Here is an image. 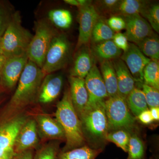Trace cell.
<instances>
[{"label":"cell","mask_w":159,"mask_h":159,"mask_svg":"<svg viewBox=\"0 0 159 159\" xmlns=\"http://www.w3.org/2000/svg\"><path fill=\"white\" fill-rule=\"evenodd\" d=\"M112 40L117 48L122 51H125L128 49L129 43L125 34L121 32L116 33Z\"/></svg>","instance_id":"cell-36"},{"label":"cell","mask_w":159,"mask_h":159,"mask_svg":"<svg viewBox=\"0 0 159 159\" xmlns=\"http://www.w3.org/2000/svg\"><path fill=\"white\" fill-rule=\"evenodd\" d=\"M28 60L27 54L6 58L0 72L3 85L9 89L14 87L19 80Z\"/></svg>","instance_id":"cell-11"},{"label":"cell","mask_w":159,"mask_h":159,"mask_svg":"<svg viewBox=\"0 0 159 159\" xmlns=\"http://www.w3.org/2000/svg\"><path fill=\"white\" fill-rule=\"evenodd\" d=\"M93 65V54L90 49L84 46L77 52L70 76L84 79Z\"/></svg>","instance_id":"cell-18"},{"label":"cell","mask_w":159,"mask_h":159,"mask_svg":"<svg viewBox=\"0 0 159 159\" xmlns=\"http://www.w3.org/2000/svg\"><path fill=\"white\" fill-rule=\"evenodd\" d=\"M116 74L118 95L126 99L135 88V81L124 61L118 58L112 60Z\"/></svg>","instance_id":"cell-17"},{"label":"cell","mask_w":159,"mask_h":159,"mask_svg":"<svg viewBox=\"0 0 159 159\" xmlns=\"http://www.w3.org/2000/svg\"><path fill=\"white\" fill-rule=\"evenodd\" d=\"M45 76L42 69L29 60L19 80L17 89L11 97V105L20 107L33 101L38 96Z\"/></svg>","instance_id":"cell-4"},{"label":"cell","mask_w":159,"mask_h":159,"mask_svg":"<svg viewBox=\"0 0 159 159\" xmlns=\"http://www.w3.org/2000/svg\"><path fill=\"white\" fill-rule=\"evenodd\" d=\"M143 84L159 89V61L150 60L143 71Z\"/></svg>","instance_id":"cell-28"},{"label":"cell","mask_w":159,"mask_h":159,"mask_svg":"<svg viewBox=\"0 0 159 159\" xmlns=\"http://www.w3.org/2000/svg\"><path fill=\"white\" fill-rule=\"evenodd\" d=\"M120 1L119 0H102L97 1V5L100 10L104 12L114 14Z\"/></svg>","instance_id":"cell-35"},{"label":"cell","mask_w":159,"mask_h":159,"mask_svg":"<svg viewBox=\"0 0 159 159\" xmlns=\"http://www.w3.org/2000/svg\"><path fill=\"white\" fill-rule=\"evenodd\" d=\"M149 159H152V158H151Z\"/></svg>","instance_id":"cell-45"},{"label":"cell","mask_w":159,"mask_h":159,"mask_svg":"<svg viewBox=\"0 0 159 159\" xmlns=\"http://www.w3.org/2000/svg\"><path fill=\"white\" fill-rule=\"evenodd\" d=\"M115 34L107 22L100 17L94 26L91 39L93 43L97 44L112 39Z\"/></svg>","instance_id":"cell-26"},{"label":"cell","mask_w":159,"mask_h":159,"mask_svg":"<svg viewBox=\"0 0 159 159\" xmlns=\"http://www.w3.org/2000/svg\"><path fill=\"white\" fill-rule=\"evenodd\" d=\"M95 55L102 61L113 60L122 55V50L117 48L112 40L96 44L94 48Z\"/></svg>","instance_id":"cell-21"},{"label":"cell","mask_w":159,"mask_h":159,"mask_svg":"<svg viewBox=\"0 0 159 159\" xmlns=\"http://www.w3.org/2000/svg\"><path fill=\"white\" fill-rule=\"evenodd\" d=\"M122 60L127 66L135 81L143 84V71L150 59L140 51L136 45L129 43L126 51L121 55Z\"/></svg>","instance_id":"cell-10"},{"label":"cell","mask_w":159,"mask_h":159,"mask_svg":"<svg viewBox=\"0 0 159 159\" xmlns=\"http://www.w3.org/2000/svg\"><path fill=\"white\" fill-rule=\"evenodd\" d=\"M70 55V44L63 34H57L49 47L42 70L45 75L63 68L67 64Z\"/></svg>","instance_id":"cell-7"},{"label":"cell","mask_w":159,"mask_h":159,"mask_svg":"<svg viewBox=\"0 0 159 159\" xmlns=\"http://www.w3.org/2000/svg\"><path fill=\"white\" fill-rule=\"evenodd\" d=\"M48 17L51 22L61 29L70 28L73 23V16L69 10L65 9H54L49 11Z\"/></svg>","instance_id":"cell-27"},{"label":"cell","mask_w":159,"mask_h":159,"mask_svg":"<svg viewBox=\"0 0 159 159\" xmlns=\"http://www.w3.org/2000/svg\"><path fill=\"white\" fill-rule=\"evenodd\" d=\"M126 159H144L145 147L142 139L137 134H131Z\"/></svg>","instance_id":"cell-29"},{"label":"cell","mask_w":159,"mask_h":159,"mask_svg":"<svg viewBox=\"0 0 159 159\" xmlns=\"http://www.w3.org/2000/svg\"><path fill=\"white\" fill-rule=\"evenodd\" d=\"M84 81L89 97L86 109L99 102H104L108 98L101 73L96 64L92 67L84 78Z\"/></svg>","instance_id":"cell-8"},{"label":"cell","mask_w":159,"mask_h":159,"mask_svg":"<svg viewBox=\"0 0 159 159\" xmlns=\"http://www.w3.org/2000/svg\"><path fill=\"white\" fill-rule=\"evenodd\" d=\"M123 17L125 23V34L130 43L136 45L145 38L155 34L149 23L140 15Z\"/></svg>","instance_id":"cell-12"},{"label":"cell","mask_w":159,"mask_h":159,"mask_svg":"<svg viewBox=\"0 0 159 159\" xmlns=\"http://www.w3.org/2000/svg\"><path fill=\"white\" fill-rule=\"evenodd\" d=\"M100 71L109 97L118 95L117 76L112 61H102Z\"/></svg>","instance_id":"cell-20"},{"label":"cell","mask_w":159,"mask_h":159,"mask_svg":"<svg viewBox=\"0 0 159 159\" xmlns=\"http://www.w3.org/2000/svg\"><path fill=\"white\" fill-rule=\"evenodd\" d=\"M63 78L61 75H46L40 87L38 97L40 102L48 103L55 100L62 89Z\"/></svg>","instance_id":"cell-15"},{"label":"cell","mask_w":159,"mask_h":159,"mask_svg":"<svg viewBox=\"0 0 159 159\" xmlns=\"http://www.w3.org/2000/svg\"><path fill=\"white\" fill-rule=\"evenodd\" d=\"M55 116L64 132L66 143L63 152L85 145L81 121L72 102L70 89L66 91L57 103Z\"/></svg>","instance_id":"cell-1"},{"label":"cell","mask_w":159,"mask_h":159,"mask_svg":"<svg viewBox=\"0 0 159 159\" xmlns=\"http://www.w3.org/2000/svg\"><path fill=\"white\" fill-rule=\"evenodd\" d=\"M104 102L87 108L79 117L85 142L93 149L103 150L107 142L108 126Z\"/></svg>","instance_id":"cell-2"},{"label":"cell","mask_w":159,"mask_h":159,"mask_svg":"<svg viewBox=\"0 0 159 159\" xmlns=\"http://www.w3.org/2000/svg\"><path fill=\"white\" fill-rule=\"evenodd\" d=\"M78 9L79 29L77 49L88 43L94 26L100 17L97 9L92 4Z\"/></svg>","instance_id":"cell-9"},{"label":"cell","mask_w":159,"mask_h":159,"mask_svg":"<svg viewBox=\"0 0 159 159\" xmlns=\"http://www.w3.org/2000/svg\"><path fill=\"white\" fill-rule=\"evenodd\" d=\"M9 22H6L5 13L2 9L0 8V38L5 32Z\"/></svg>","instance_id":"cell-39"},{"label":"cell","mask_w":159,"mask_h":159,"mask_svg":"<svg viewBox=\"0 0 159 159\" xmlns=\"http://www.w3.org/2000/svg\"><path fill=\"white\" fill-rule=\"evenodd\" d=\"M6 58L5 56H4L2 54H0V72H1L5 61H6Z\"/></svg>","instance_id":"cell-43"},{"label":"cell","mask_w":159,"mask_h":159,"mask_svg":"<svg viewBox=\"0 0 159 159\" xmlns=\"http://www.w3.org/2000/svg\"><path fill=\"white\" fill-rule=\"evenodd\" d=\"M64 2L71 6H76L79 8V4L77 2V0H65Z\"/></svg>","instance_id":"cell-41"},{"label":"cell","mask_w":159,"mask_h":159,"mask_svg":"<svg viewBox=\"0 0 159 159\" xmlns=\"http://www.w3.org/2000/svg\"><path fill=\"white\" fill-rule=\"evenodd\" d=\"M140 15L145 19L153 30L159 33V6L158 4H148Z\"/></svg>","instance_id":"cell-31"},{"label":"cell","mask_w":159,"mask_h":159,"mask_svg":"<svg viewBox=\"0 0 159 159\" xmlns=\"http://www.w3.org/2000/svg\"><path fill=\"white\" fill-rule=\"evenodd\" d=\"M19 12H16L0 38L2 54L6 58L27 54L33 35L23 27Z\"/></svg>","instance_id":"cell-3"},{"label":"cell","mask_w":159,"mask_h":159,"mask_svg":"<svg viewBox=\"0 0 159 159\" xmlns=\"http://www.w3.org/2000/svg\"><path fill=\"white\" fill-rule=\"evenodd\" d=\"M104 104L109 132L118 129L130 132L134 126L135 119L130 113L126 99L118 95L108 97Z\"/></svg>","instance_id":"cell-6"},{"label":"cell","mask_w":159,"mask_h":159,"mask_svg":"<svg viewBox=\"0 0 159 159\" xmlns=\"http://www.w3.org/2000/svg\"><path fill=\"white\" fill-rule=\"evenodd\" d=\"M107 25L114 32L116 33L125 29V23L123 17L118 15L111 16L107 22Z\"/></svg>","instance_id":"cell-34"},{"label":"cell","mask_w":159,"mask_h":159,"mask_svg":"<svg viewBox=\"0 0 159 159\" xmlns=\"http://www.w3.org/2000/svg\"><path fill=\"white\" fill-rule=\"evenodd\" d=\"M136 46L146 57L151 60L159 61V40L156 34L145 38Z\"/></svg>","instance_id":"cell-25"},{"label":"cell","mask_w":159,"mask_h":159,"mask_svg":"<svg viewBox=\"0 0 159 159\" xmlns=\"http://www.w3.org/2000/svg\"><path fill=\"white\" fill-rule=\"evenodd\" d=\"M38 142L36 122L34 120L25 121L16 139L14 152L18 153L32 149L36 147Z\"/></svg>","instance_id":"cell-14"},{"label":"cell","mask_w":159,"mask_h":159,"mask_svg":"<svg viewBox=\"0 0 159 159\" xmlns=\"http://www.w3.org/2000/svg\"><path fill=\"white\" fill-rule=\"evenodd\" d=\"M142 90L144 92L147 105L149 108L159 107V90L146 85L145 84H142Z\"/></svg>","instance_id":"cell-33"},{"label":"cell","mask_w":159,"mask_h":159,"mask_svg":"<svg viewBox=\"0 0 159 159\" xmlns=\"http://www.w3.org/2000/svg\"><path fill=\"white\" fill-rule=\"evenodd\" d=\"M102 151L84 145L68 151H61L58 153L57 159H96Z\"/></svg>","instance_id":"cell-24"},{"label":"cell","mask_w":159,"mask_h":159,"mask_svg":"<svg viewBox=\"0 0 159 159\" xmlns=\"http://www.w3.org/2000/svg\"><path fill=\"white\" fill-rule=\"evenodd\" d=\"M37 125L43 137L49 139H65V134L61 125L56 119L45 115H39L36 119Z\"/></svg>","instance_id":"cell-19"},{"label":"cell","mask_w":159,"mask_h":159,"mask_svg":"<svg viewBox=\"0 0 159 159\" xmlns=\"http://www.w3.org/2000/svg\"><path fill=\"white\" fill-rule=\"evenodd\" d=\"M58 155L57 145L54 143H49L37 150L34 159H57Z\"/></svg>","instance_id":"cell-32"},{"label":"cell","mask_w":159,"mask_h":159,"mask_svg":"<svg viewBox=\"0 0 159 159\" xmlns=\"http://www.w3.org/2000/svg\"><path fill=\"white\" fill-rule=\"evenodd\" d=\"M34 155L32 149L16 153L12 159H34Z\"/></svg>","instance_id":"cell-38"},{"label":"cell","mask_w":159,"mask_h":159,"mask_svg":"<svg viewBox=\"0 0 159 159\" xmlns=\"http://www.w3.org/2000/svg\"><path fill=\"white\" fill-rule=\"evenodd\" d=\"M35 28V33L29 44L27 54L29 60L42 69L52 40L57 34L45 20L37 21Z\"/></svg>","instance_id":"cell-5"},{"label":"cell","mask_w":159,"mask_h":159,"mask_svg":"<svg viewBox=\"0 0 159 159\" xmlns=\"http://www.w3.org/2000/svg\"><path fill=\"white\" fill-rule=\"evenodd\" d=\"M15 154V152H11L6 155L3 156L2 157H0V159H12Z\"/></svg>","instance_id":"cell-42"},{"label":"cell","mask_w":159,"mask_h":159,"mask_svg":"<svg viewBox=\"0 0 159 159\" xmlns=\"http://www.w3.org/2000/svg\"><path fill=\"white\" fill-rule=\"evenodd\" d=\"M149 2L141 0L120 1L114 14L124 16L141 14Z\"/></svg>","instance_id":"cell-22"},{"label":"cell","mask_w":159,"mask_h":159,"mask_svg":"<svg viewBox=\"0 0 159 159\" xmlns=\"http://www.w3.org/2000/svg\"><path fill=\"white\" fill-rule=\"evenodd\" d=\"M154 120L158 121L159 120V107H155L150 108L149 110Z\"/></svg>","instance_id":"cell-40"},{"label":"cell","mask_w":159,"mask_h":159,"mask_svg":"<svg viewBox=\"0 0 159 159\" xmlns=\"http://www.w3.org/2000/svg\"><path fill=\"white\" fill-rule=\"evenodd\" d=\"M0 54H2V52H1V48H0Z\"/></svg>","instance_id":"cell-44"},{"label":"cell","mask_w":159,"mask_h":159,"mask_svg":"<svg viewBox=\"0 0 159 159\" xmlns=\"http://www.w3.org/2000/svg\"><path fill=\"white\" fill-rule=\"evenodd\" d=\"M25 120L18 117L0 126V157L14 152L16 139Z\"/></svg>","instance_id":"cell-13"},{"label":"cell","mask_w":159,"mask_h":159,"mask_svg":"<svg viewBox=\"0 0 159 159\" xmlns=\"http://www.w3.org/2000/svg\"><path fill=\"white\" fill-rule=\"evenodd\" d=\"M129 111L134 116L138 117L143 111L148 109L145 95L142 90L135 88L126 98Z\"/></svg>","instance_id":"cell-23"},{"label":"cell","mask_w":159,"mask_h":159,"mask_svg":"<svg viewBox=\"0 0 159 159\" xmlns=\"http://www.w3.org/2000/svg\"><path fill=\"white\" fill-rule=\"evenodd\" d=\"M69 81L72 102L79 117L85 110L88 102L84 79L70 76Z\"/></svg>","instance_id":"cell-16"},{"label":"cell","mask_w":159,"mask_h":159,"mask_svg":"<svg viewBox=\"0 0 159 159\" xmlns=\"http://www.w3.org/2000/svg\"><path fill=\"white\" fill-rule=\"evenodd\" d=\"M138 118L143 124H150L154 121L153 118L152 116L150 111L147 109L143 111L138 116Z\"/></svg>","instance_id":"cell-37"},{"label":"cell","mask_w":159,"mask_h":159,"mask_svg":"<svg viewBox=\"0 0 159 159\" xmlns=\"http://www.w3.org/2000/svg\"><path fill=\"white\" fill-rule=\"evenodd\" d=\"M130 132L125 129H118L109 132L107 136V142H112L125 152L128 151Z\"/></svg>","instance_id":"cell-30"}]
</instances>
